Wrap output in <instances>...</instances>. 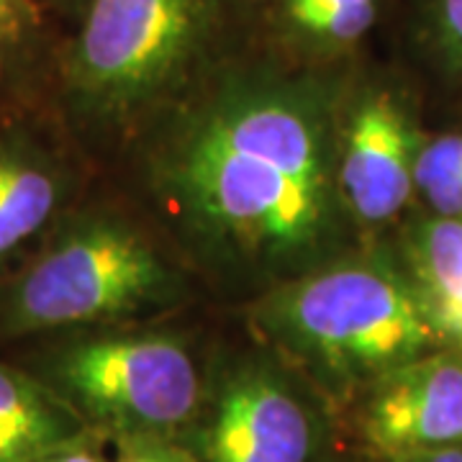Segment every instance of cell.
Returning <instances> with one entry per match:
<instances>
[{
  "mask_svg": "<svg viewBox=\"0 0 462 462\" xmlns=\"http://www.w3.org/2000/svg\"><path fill=\"white\" fill-rule=\"evenodd\" d=\"M357 69L249 44L149 126L152 188L200 263L270 291L349 252L339 124Z\"/></svg>",
  "mask_w": 462,
  "mask_h": 462,
  "instance_id": "1",
  "label": "cell"
},
{
  "mask_svg": "<svg viewBox=\"0 0 462 462\" xmlns=\"http://www.w3.org/2000/svg\"><path fill=\"white\" fill-rule=\"evenodd\" d=\"M249 0H88L67 33L51 111L80 152L154 126L252 44Z\"/></svg>",
  "mask_w": 462,
  "mask_h": 462,
  "instance_id": "2",
  "label": "cell"
},
{
  "mask_svg": "<svg viewBox=\"0 0 462 462\" xmlns=\"http://www.w3.org/2000/svg\"><path fill=\"white\" fill-rule=\"evenodd\" d=\"M252 324L327 398H357L439 339L413 282L385 260L352 252L264 291Z\"/></svg>",
  "mask_w": 462,
  "mask_h": 462,
  "instance_id": "3",
  "label": "cell"
},
{
  "mask_svg": "<svg viewBox=\"0 0 462 462\" xmlns=\"http://www.w3.org/2000/svg\"><path fill=\"white\" fill-rule=\"evenodd\" d=\"M178 285L132 218L83 199L0 281V352L60 331L116 327L165 306Z\"/></svg>",
  "mask_w": 462,
  "mask_h": 462,
  "instance_id": "4",
  "label": "cell"
},
{
  "mask_svg": "<svg viewBox=\"0 0 462 462\" xmlns=\"http://www.w3.org/2000/svg\"><path fill=\"white\" fill-rule=\"evenodd\" d=\"M8 355L100 439H182L206 396L208 373L170 331L93 327L11 346Z\"/></svg>",
  "mask_w": 462,
  "mask_h": 462,
  "instance_id": "5",
  "label": "cell"
},
{
  "mask_svg": "<svg viewBox=\"0 0 462 462\" xmlns=\"http://www.w3.org/2000/svg\"><path fill=\"white\" fill-rule=\"evenodd\" d=\"M182 442L199 462H339L327 396L273 349L208 370Z\"/></svg>",
  "mask_w": 462,
  "mask_h": 462,
  "instance_id": "6",
  "label": "cell"
},
{
  "mask_svg": "<svg viewBox=\"0 0 462 462\" xmlns=\"http://www.w3.org/2000/svg\"><path fill=\"white\" fill-rule=\"evenodd\" d=\"M421 144L403 93L360 67L339 124V190L355 226H385L409 206Z\"/></svg>",
  "mask_w": 462,
  "mask_h": 462,
  "instance_id": "7",
  "label": "cell"
},
{
  "mask_svg": "<svg viewBox=\"0 0 462 462\" xmlns=\"http://www.w3.org/2000/svg\"><path fill=\"white\" fill-rule=\"evenodd\" d=\"M83 199V152L51 111L0 118V281Z\"/></svg>",
  "mask_w": 462,
  "mask_h": 462,
  "instance_id": "8",
  "label": "cell"
},
{
  "mask_svg": "<svg viewBox=\"0 0 462 462\" xmlns=\"http://www.w3.org/2000/svg\"><path fill=\"white\" fill-rule=\"evenodd\" d=\"M355 427L380 462L462 445V349L427 352L370 383Z\"/></svg>",
  "mask_w": 462,
  "mask_h": 462,
  "instance_id": "9",
  "label": "cell"
},
{
  "mask_svg": "<svg viewBox=\"0 0 462 462\" xmlns=\"http://www.w3.org/2000/svg\"><path fill=\"white\" fill-rule=\"evenodd\" d=\"M391 0H267L254 8L252 44L291 65L357 69Z\"/></svg>",
  "mask_w": 462,
  "mask_h": 462,
  "instance_id": "10",
  "label": "cell"
},
{
  "mask_svg": "<svg viewBox=\"0 0 462 462\" xmlns=\"http://www.w3.org/2000/svg\"><path fill=\"white\" fill-rule=\"evenodd\" d=\"M65 39L33 0H0V118L51 111Z\"/></svg>",
  "mask_w": 462,
  "mask_h": 462,
  "instance_id": "11",
  "label": "cell"
},
{
  "mask_svg": "<svg viewBox=\"0 0 462 462\" xmlns=\"http://www.w3.org/2000/svg\"><path fill=\"white\" fill-rule=\"evenodd\" d=\"M85 434L50 388L0 352V462H36Z\"/></svg>",
  "mask_w": 462,
  "mask_h": 462,
  "instance_id": "12",
  "label": "cell"
},
{
  "mask_svg": "<svg viewBox=\"0 0 462 462\" xmlns=\"http://www.w3.org/2000/svg\"><path fill=\"white\" fill-rule=\"evenodd\" d=\"M411 282L437 337L462 346V216H431L416 226Z\"/></svg>",
  "mask_w": 462,
  "mask_h": 462,
  "instance_id": "13",
  "label": "cell"
},
{
  "mask_svg": "<svg viewBox=\"0 0 462 462\" xmlns=\"http://www.w3.org/2000/svg\"><path fill=\"white\" fill-rule=\"evenodd\" d=\"M403 33L421 65L462 85V0H406Z\"/></svg>",
  "mask_w": 462,
  "mask_h": 462,
  "instance_id": "14",
  "label": "cell"
},
{
  "mask_svg": "<svg viewBox=\"0 0 462 462\" xmlns=\"http://www.w3.org/2000/svg\"><path fill=\"white\" fill-rule=\"evenodd\" d=\"M413 190L431 216H462V134L424 142L413 167Z\"/></svg>",
  "mask_w": 462,
  "mask_h": 462,
  "instance_id": "15",
  "label": "cell"
},
{
  "mask_svg": "<svg viewBox=\"0 0 462 462\" xmlns=\"http://www.w3.org/2000/svg\"><path fill=\"white\" fill-rule=\"evenodd\" d=\"M111 462H199L182 439L170 437H126L116 439Z\"/></svg>",
  "mask_w": 462,
  "mask_h": 462,
  "instance_id": "16",
  "label": "cell"
},
{
  "mask_svg": "<svg viewBox=\"0 0 462 462\" xmlns=\"http://www.w3.org/2000/svg\"><path fill=\"white\" fill-rule=\"evenodd\" d=\"M36 462H111V460L103 455L100 437H96V434H85L83 439L60 447V449H54V452L44 455L42 460H36Z\"/></svg>",
  "mask_w": 462,
  "mask_h": 462,
  "instance_id": "17",
  "label": "cell"
},
{
  "mask_svg": "<svg viewBox=\"0 0 462 462\" xmlns=\"http://www.w3.org/2000/svg\"><path fill=\"white\" fill-rule=\"evenodd\" d=\"M33 3L42 5L67 33L72 32V26L80 21L85 5H88V0H33Z\"/></svg>",
  "mask_w": 462,
  "mask_h": 462,
  "instance_id": "18",
  "label": "cell"
},
{
  "mask_svg": "<svg viewBox=\"0 0 462 462\" xmlns=\"http://www.w3.org/2000/svg\"><path fill=\"white\" fill-rule=\"evenodd\" d=\"M393 462H462V445L419 452V455H409V457H401V460Z\"/></svg>",
  "mask_w": 462,
  "mask_h": 462,
  "instance_id": "19",
  "label": "cell"
},
{
  "mask_svg": "<svg viewBox=\"0 0 462 462\" xmlns=\"http://www.w3.org/2000/svg\"><path fill=\"white\" fill-rule=\"evenodd\" d=\"M263 3H267V0H249V5H252V11H254L257 5H263Z\"/></svg>",
  "mask_w": 462,
  "mask_h": 462,
  "instance_id": "20",
  "label": "cell"
},
{
  "mask_svg": "<svg viewBox=\"0 0 462 462\" xmlns=\"http://www.w3.org/2000/svg\"><path fill=\"white\" fill-rule=\"evenodd\" d=\"M339 462H346V460H339Z\"/></svg>",
  "mask_w": 462,
  "mask_h": 462,
  "instance_id": "21",
  "label": "cell"
}]
</instances>
